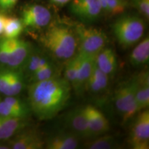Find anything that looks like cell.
I'll list each match as a JSON object with an SVG mask.
<instances>
[{
  "label": "cell",
  "mask_w": 149,
  "mask_h": 149,
  "mask_svg": "<svg viewBox=\"0 0 149 149\" xmlns=\"http://www.w3.org/2000/svg\"><path fill=\"white\" fill-rule=\"evenodd\" d=\"M72 86L64 77L33 82L29 88V105L40 120H49L66 107Z\"/></svg>",
  "instance_id": "cell-1"
},
{
  "label": "cell",
  "mask_w": 149,
  "mask_h": 149,
  "mask_svg": "<svg viewBox=\"0 0 149 149\" xmlns=\"http://www.w3.org/2000/svg\"><path fill=\"white\" fill-rule=\"evenodd\" d=\"M40 42L59 60H68L72 58L78 48L74 31L61 25H54L48 28L41 36Z\"/></svg>",
  "instance_id": "cell-2"
},
{
  "label": "cell",
  "mask_w": 149,
  "mask_h": 149,
  "mask_svg": "<svg viewBox=\"0 0 149 149\" xmlns=\"http://www.w3.org/2000/svg\"><path fill=\"white\" fill-rule=\"evenodd\" d=\"M113 32L119 44L127 48L137 44L144 35V22L135 15L120 16L113 24Z\"/></svg>",
  "instance_id": "cell-3"
},
{
  "label": "cell",
  "mask_w": 149,
  "mask_h": 149,
  "mask_svg": "<svg viewBox=\"0 0 149 149\" xmlns=\"http://www.w3.org/2000/svg\"><path fill=\"white\" fill-rule=\"evenodd\" d=\"M74 33L79 53L96 55L107 46V35L101 29L79 24L76 25Z\"/></svg>",
  "instance_id": "cell-4"
},
{
  "label": "cell",
  "mask_w": 149,
  "mask_h": 149,
  "mask_svg": "<svg viewBox=\"0 0 149 149\" xmlns=\"http://www.w3.org/2000/svg\"><path fill=\"white\" fill-rule=\"evenodd\" d=\"M114 102L116 109L124 122L133 118L139 113L136 100V77L121 85L115 91Z\"/></svg>",
  "instance_id": "cell-5"
},
{
  "label": "cell",
  "mask_w": 149,
  "mask_h": 149,
  "mask_svg": "<svg viewBox=\"0 0 149 149\" xmlns=\"http://www.w3.org/2000/svg\"><path fill=\"white\" fill-rule=\"evenodd\" d=\"M1 42L4 49L5 67L22 68L33 49L31 44L18 38H2Z\"/></svg>",
  "instance_id": "cell-6"
},
{
  "label": "cell",
  "mask_w": 149,
  "mask_h": 149,
  "mask_svg": "<svg viewBox=\"0 0 149 149\" xmlns=\"http://www.w3.org/2000/svg\"><path fill=\"white\" fill-rule=\"evenodd\" d=\"M136 115L130 128L128 143L133 149H148L149 111L144 109Z\"/></svg>",
  "instance_id": "cell-7"
},
{
  "label": "cell",
  "mask_w": 149,
  "mask_h": 149,
  "mask_svg": "<svg viewBox=\"0 0 149 149\" xmlns=\"http://www.w3.org/2000/svg\"><path fill=\"white\" fill-rule=\"evenodd\" d=\"M24 27L32 29H42L47 26L51 20L50 10L44 6L30 4L26 6L22 11Z\"/></svg>",
  "instance_id": "cell-8"
},
{
  "label": "cell",
  "mask_w": 149,
  "mask_h": 149,
  "mask_svg": "<svg viewBox=\"0 0 149 149\" xmlns=\"http://www.w3.org/2000/svg\"><path fill=\"white\" fill-rule=\"evenodd\" d=\"M70 10L82 22H93L100 17L103 10L99 0H71Z\"/></svg>",
  "instance_id": "cell-9"
},
{
  "label": "cell",
  "mask_w": 149,
  "mask_h": 149,
  "mask_svg": "<svg viewBox=\"0 0 149 149\" xmlns=\"http://www.w3.org/2000/svg\"><path fill=\"white\" fill-rule=\"evenodd\" d=\"M84 111L88 122L89 138L106 134L109 131V120L100 110L92 105H87L84 107Z\"/></svg>",
  "instance_id": "cell-10"
},
{
  "label": "cell",
  "mask_w": 149,
  "mask_h": 149,
  "mask_svg": "<svg viewBox=\"0 0 149 149\" xmlns=\"http://www.w3.org/2000/svg\"><path fill=\"white\" fill-rule=\"evenodd\" d=\"M66 127L79 138H89V130L84 107L72 109L65 117Z\"/></svg>",
  "instance_id": "cell-11"
},
{
  "label": "cell",
  "mask_w": 149,
  "mask_h": 149,
  "mask_svg": "<svg viewBox=\"0 0 149 149\" xmlns=\"http://www.w3.org/2000/svg\"><path fill=\"white\" fill-rule=\"evenodd\" d=\"M44 145L42 135L35 130L22 131L9 142L10 148L13 149H41Z\"/></svg>",
  "instance_id": "cell-12"
},
{
  "label": "cell",
  "mask_w": 149,
  "mask_h": 149,
  "mask_svg": "<svg viewBox=\"0 0 149 149\" xmlns=\"http://www.w3.org/2000/svg\"><path fill=\"white\" fill-rule=\"evenodd\" d=\"M79 64H78L77 75L73 88L75 91L80 93L84 90L85 84L90 77L95 64L96 55L78 53Z\"/></svg>",
  "instance_id": "cell-13"
},
{
  "label": "cell",
  "mask_w": 149,
  "mask_h": 149,
  "mask_svg": "<svg viewBox=\"0 0 149 149\" xmlns=\"http://www.w3.org/2000/svg\"><path fill=\"white\" fill-rule=\"evenodd\" d=\"M79 137L70 131H61L50 136L45 141L48 149H75L79 146Z\"/></svg>",
  "instance_id": "cell-14"
},
{
  "label": "cell",
  "mask_w": 149,
  "mask_h": 149,
  "mask_svg": "<svg viewBox=\"0 0 149 149\" xmlns=\"http://www.w3.org/2000/svg\"><path fill=\"white\" fill-rule=\"evenodd\" d=\"M95 64L110 77L115 73L117 68L116 54L112 48L106 46L96 55Z\"/></svg>",
  "instance_id": "cell-15"
},
{
  "label": "cell",
  "mask_w": 149,
  "mask_h": 149,
  "mask_svg": "<svg viewBox=\"0 0 149 149\" xmlns=\"http://www.w3.org/2000/svg\"><path fill=\"white\" fill-rule=\"evenodd\" d=\"M136 77V100L139 111L148 108L149 75L148 70L141 72Z\"/></svg>",
  "instance_id": "cell-16"
},
{
  "label": "cell",
  "mask_w": 149,
  "mask_h": 149,
  "mask_svg": "<svg viewBox=\"0 0 149 149\" xmlns=\"http://www.w3.org/2000/svg\"><path fill=\"white\" fill-rule=\"evenodd\" d=\"M109 84V77L95 64L90 77L85 84L86 89L91 94H100L107 90Z\"/></svg>",
  "instance_id": "cell-17"
},
{
  "label": "cell",
  "mask_w": 149,
  "mask_h": 149,
  "mask_svg": "<svg viewBox=\"0 0 149 149\" xmlns=\"http://www.w3.org/2000/svg\"><path fill=\"white\" fill-rule=\"evenodd\" d=\"M26 125L25 119L0 117V141L10 139Z\"/></svg>",
  "instance_id": "cell-18"
},
{
  "label": "cell",
  "mask_w": 149,
  "mask_h": 149,
  "mask_svg": "<svg viewBox=\"0 0 149 149\" xmlns=\"http://www.w3.org/2000/svg\"><path fill=\"white\" fill-rule=\"evenodd\" d=\"M149 61V38L145 37L133 48L130 54L129 61L132 66L142 67L146 66Z\"/></svg>",
  "instance_id": "cell-19"
},
{
  "label": "cell",
  "mask_w": 149,
  "mask_h": 149,
  "mask_svg": "<svg viewBox=\"0 0 149 149\" xmlns=\"http://www.w3.org/2000/svg\"><path fill=\"white\" fill-rule=\"evenodd\" d=\"M51 61L48 55L40 51L32 49L22 68H24L26 74L30 76L37 69L44 66Z\"/></svg>",
  "instance_id": "cell-20"
},
{
  "label": "cell",
  "mask_w": 149,
  "mask_h": 149,
  "mask_svg": "<svg viewBox=\"0 0 149 149\" xmlns=\"http://www.w3.org/2000/svg\"><path fill=\"white\" fill-rule=\"evenodd\" d=\"M117 141L113 136L101 135L91 137L84 144V148L89 149H111L117 148Z\"/></svg>",
  "instance_id": "cell-21"
},
{
  "label": "cell",
  "mask_w": 149,
  "mask_h": 149,
  "mask_svg": "<svg viewBox=\"0 0 149 149\" xmlns=\"http://www.w3.org/2000/svg\"><path fill=\"white\" fill-rule=\"evenodd\" d=\"M24 25L20 19L14 17H6L5 20L3 38H18L24 30Z\"/></svg>",
  "instance_id": "cell-22"
},
{
  "label": "cell",
  "mask_w": 149,
  "mask_h": 149,
  "mask_svg": "<svg viewBox=\"0 0 149 149\" xmlns=\"http://www.w3.org/2000/svg\"><path fill=\"white\" fill-rule=\"evenodd\" d=\"M58 68L54 64L53 61L49 62L42 68L37 69L32 74L29 76L30 81L31 83L37 82V81H43L51 79V78L58 77Z\"/></svg>",
  "instance_id": "cell-23"
},
{
  "label": "cell",
  "mask_w": 149,
  "mask_h": 149,
  "mask_svg": "<svg viewBox=\"0 0 149 149\" xmlns=\"http://www.w3.org/2000/svg\"><path fill=\"white\" fill-rule=\"evenodd\" d=\"M102 10L112 15L124 13L126 8L124 0H99Z\"/></svg>",
  "instance_id": "cell-24"
},
{
  "label": "cell",
  "mask_w": 149,
  "mask_h": 149,
  "mask_svg": "<svg viewBox=\"0 0 149 149\" xmlns=\"http://www.w3.org/2000/svg\"><path fill=\"white\" fill-rule=\"evenodd\" d=\"M78 64H79V56L77 54L68 59L64 70V78L73 87L77 75Z\"/></svg>",
  "instance_id": "cell-25"
},
{
  "label": "cell",
  "mask_w": 149,
  "mask_h": 149,
  "mask_svg": "<svg viewBox=\"0 0 149 149\" xmlns=\"http://www.w3.org/2000/svg\"><path fill=\"white\" fill-rule=\"evenodd\" d=\"M135 8L145 18L149 17V0H133Z\"/></svg>",
  "instance_id": "cell-26"
},
{
  "label": "cell",
  "mask_w": 149,
  "mask_h": 149,
  "mask_svg": "<svg viewBox=\"0 0 149 149\" xmlns=\"http://www.w3.org/2000/svg\"><path fill=\"white\" fill-rule=\"evenodd\" d=\"M19 0H0V10L8 11L15 6Z\"/></svg>",
  "instance_id": "cell-27"
},
{
  "label": "cell",
  "mask_w": 149,
  "mask_h": 149,
  "mask_svg": "<svg viewBox=\"0 0 149 149\" xmlns=\"http://www.w3.org/2000/svg\"><path fill=\"white\" fill-rule=\"evenodd\" d=\"M6 17V16L4 14H3L2 13H0V36L3 35Z\"/></svg>",
  "instance_id": "cell-28"
},
{
  "label": "cell",
  "mask_w": 149,
  "mask_h": 149,
  "mask_svg": "<svg viewBox=\"0 0 149 149\" xmlns=\"http://www.w3.org/2000/svg\"><path fill=\"white\" fill-rule=\"evenodd\" d=\"M70 1L71 0H51V3L57 6H64Z\"/></svg>",
  "instance_id": "cell-29"
},
{
  "label": "cell",
  "mask_w": 149,
  "mask_h": 149,
  "mask_svg": "<svg viewBox=\"0 0 149 149\" xmlns=\"http://www.w3.org/2000/svg\"><path fill=\"white\" fill-rule=\"evenodd\" d=\"M0 100H1V99H0Z\"/></svg>",
  "instance_id": "cell-30"
}]
</instances>
